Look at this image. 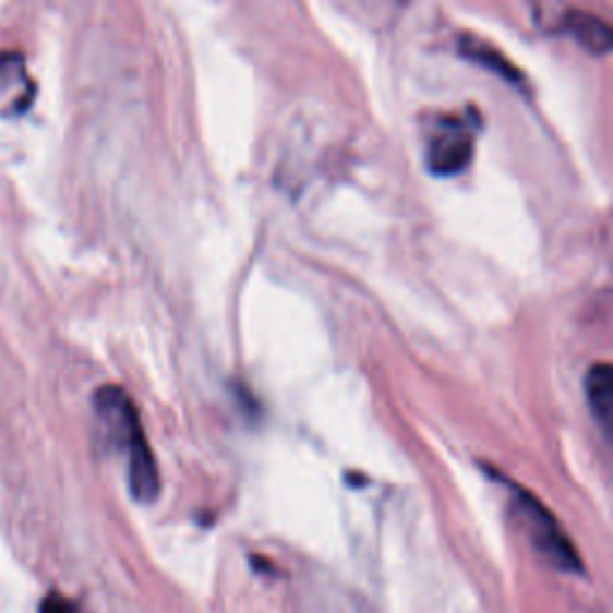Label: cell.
I'll return each instance as SVG.
<instances>
[{
	"label": "cell",
	"mask_w": 613,
	"mask_h": 613,
	"mask_svg": "<svg viewBox=\"0 0 613 613\" xmlns=\"http://www.w3.org/2000/svg\"><path fill=\"white\" fill-rule=\"evenodd\" d=\"M510 496L513 510L518 515L522 530L530 537L537 554L563 573H580L582 561L578 551H575L566 532L561 530L558 520L546 510L542 501L515 484H510Z\"/></svg>",
	"instance_id": "6da1fadb"
},
{
	"label": "cell",
	"mask_w": 613,
	"mask_h": 613,
	"mask_svg": "<svg viewBox=\"0 0 613 613\" xmlns=\"http://www.w3.org/2000/svg\"><path fill=\"white\" fill-rule=\"evenodd\" d=\"M477 120L465 116H444L426 144V168L434 176L450 178L472 164L477 144Z\"/></svg>",
	"instance_id": "7a4b0ae2"
},
{
	"label": "cell",
	"mask_w": 613,
	"mask_h": 613,
	"mask_svg": "<svg viewBox=\"0 0 613 613\" xmlns=\"http://www.w3.org/2000/svg\"><path fill=\"white\" fill-rule=\"evenodd\" d=\"M122 450H128V484L132 498L144 506L154 504L161 494V474H158L154 450L140 422L132 426Z\"/></svg>",
	"instance_id": "3957f363"
},
{
	"label": "cell",
	"mask_w": 613,
	"mask_h": 613,
	"mask_svg": "<svg viewBox=\"0 0 613 613\" xmlns=\"http://www.w3.org/2000/svg\"><path fill=\"white\" fill-rule=\"evenodd\" d=\"M558 29L570 34L587 53L606 56L611 51V27L602 17L592 15V12L580 8H566L558 17Z\"/></svg>",
	"instance_id": "277c9868"
},
{
	"label": "cell",
	"mask_w": 613,
	"mask_h": 613,
	"mask_svg": "<svg viewBox=\"0 0 613 613\" xmlns=\"http://www.w3.org/2000/svg\"><path fill=\"white\" fill-rule=\"evenodd\" d=\"M585 398L594 422L602 426L604 436H611L613 422V372L611 364L597 362L585 374Z\"/></svg>",
	"instance_id": "5b68a950"
},
{
	"label": "cell",
	"mask_w": 613,
	"mask_h": 613,
	"mask_svg": "<svg viewBox=\"0 0 613 613\" xmlns=\"http://www.w3.org/2000/svg\"><path fill=\"white\" fill-rule=\"evenodd\" d=\"M458 48L465 58L472 60V63L496 72L498 77H504L513 84H522L520 70L510 65V60L504 53H498V48L486 44L484 39H477V36H462V39L458 41Z\"/></svg>",
	"instance_id": "8992f818"
},
{
	"label": "cell",
	"mask_w": 613,
	"mask_h": 613,
	"mask_svg": "<svg viewBox=\"0 0 613 613\" xmlns=\"http://www.w3.org/2000/svg\"><path fill=\"white\" fill-rule=\"evenodd\" d=\"M41 613H75V609H72V604L68 602V599L58 597V594H51V597H46L44 602H41Z\"/></svg>",
	"instance_id": "52a82bcc"
}]
</instances>
